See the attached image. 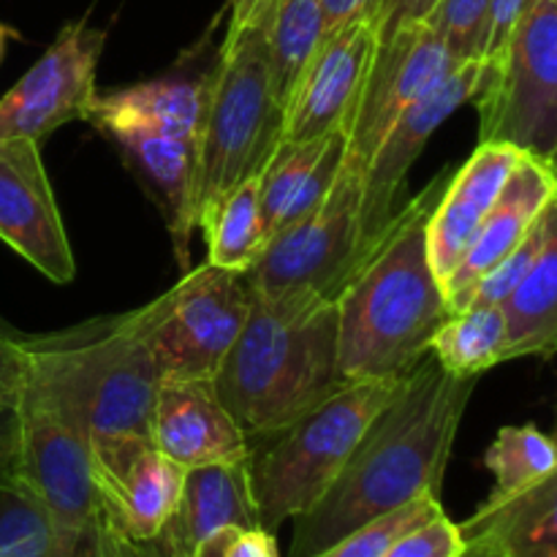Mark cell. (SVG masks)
Instances as JSON below:
<instances>
[{
  "label": "cell",
  "instance_id": "cell-12",
  "mask_svg": "<svg viewBox=\"0 0 557 557\" xmlns=\"http://www.w3.org/2000/svg\"><path fill=\"white\" fill-rule=\"evenodd\" d=\"M457 65L460 63L444 38L424 20L379 38L362 96L348 123V150L343 166L362 174L389 125Z\"/></svg>",
  "mask_w": 557,
  "mask_h": 557
},
{
  "label": "cell",
  "instance_id": "cell-42",
  "mask_svg": "<svg viewBox=\"0 0 557 557\" xmlns=\"http://www.w3.org/2000/svg\"><path fill=\"white\" fill-rule=\"evenodd\" d=\"M96 542H98V553H101V557H125L123 547H120V542H117V533H114L112 528L103 525L101 517H98Z\"/></svg>",
  "mask_w": 557,
  "mask_h": 557
},
{
  "label": "cell",
  "instance_id": "cell-20",
  "mask_svg": "<svg viewBox=\"0 0 557 557\" xmlns=\"http://www.w3.org/2000/svg\"><path fill=\"white\" fill-rule=\"evenodd\" d=\"M525 152L500 141H479L460 169H455L444 194L435 201L428 221V259L441 286L449 272L460 264L462 253L476 237L490 207L504 190Z\"/></svg>",
  "mask_w": 557,
  "mask_h": 557
},
{
  "label": "cell",
  "instance_id": "cell-5",
  "mask_svg": "<svg viewBox=\"0 0 557 557\" xmlns=\"http://www.w3.org/2000/svg\"><path fill=\"white\" fill-rule=\"evenodd\" d=\"M397 381H348L288 428L250 441L248 476L259 525L275 533L326 493L375 413L397 395Z\"/></svg>",
  "mask_w": 557,
  "mask_h": 557
},
{
  "label": "cell",
  "instance_id": "cell-37",
  "mask_svg": "<svg viewBox=\"0 0 557 557\" xmlns=\"http://www.w3.org/2000/svg\"><path fill=\"white\" fill-rule=\"evenodd\" d=\"M435 3L438 0H375L368 20L379 30V38H386L389 33L400 30V27L411 25V22L424 20Z\"/></svg>",
  "mask_w": 557,
  "mask_h": 557
},
{
  "label": "cell",
  "instance_id": "cell-3",
  "mask_svg": "<svg viewBox=\"0 0 557 557\" xmlns=\"http://www.w3.org/2000/svg\"><path fill=\"white\" fill-rule=\"evenodd\" d=\"M335 299L313 294L250 302L215 389L250 441L267 438L343 389Z\"/></svg>",
  "mask_w": 557,
  "mask_h": 557
},
{
  "label": "cell",
  "instance_id": "cell-27",
  "mask_svg": "<svg viewBox=\"0 0 557 557\" xmlns=\"http://www.w3.org/2000/svg\"><path fill=\"white\" fill-rule=\"evenodd\" d=\"M253 25L264 30L272 82L286 109L294 85L324 38L321 0H267L264 11Z\"/></svg>",
  "mask_w": 557,
  "mask_h": 557
},
{
  "label": "cell",
  "instance_id": "cell-26",
  "mask_svg": "<svg viewBox=\"0 0 557 557\" xmlns=\"http://www.w3.org/2000/svg\"><path fill=\"white\" fill-rule=\"evenodd\" d=\"M207 239V264L245 275L267 245L259 205V177H250L207 207L199 226Z\"/></svg>",
  "mask_w": 557,
  "mask_h": 557
},
{
  "label": "cell",
  "instance_id": "cell-47",
  "mask_svg": "<svg viewBox=\"0 0 557 557\" xmlns=\"http://www.w3.org/2000/svg\"><path fill=\"white\" fill-rule=\"evenodd\" d=\"M96 557H101V553H98V542H96Z\"/></svg>",
  "mask_w": 557,
  "mask_h": 557
},
{
  "label": "cell",
  "instance_id": "cell-21",
  "mask_svg": "<svg viewBox=\"0 0 557 557\" xmlns=\"http://www.w3.org/2000/svg\"><path fill=\"white\" fill-rule=\"evenodd\" d=\"M212 54L205 65L180 60L169 74L120 90L98 92L87 112V123L103 136L120 128H150L169 136L199 134L205 109L207 82H210Z\"/></svg>",
  "mask_w": 557,
  "mask_h": 557
},
{
  "label": "cell",
  "instance_id": "cell-6",
  "mask_svg": "<svg viewBox=\"0 0 557 557\" xmlns=\"http://www.w3.org/2000/svg\"><path fill=\"white\" fill-rule=\"evenodd\" d=\"M283 103L259 25L226 30L207 82L199 134V218L250 177L281 145ZM196 218V226H199Z\"/></svg>",
  "mask_w": 557,
  "mask_h": 557
},
{
  "label": "cell",
  "instance_id": "cell-36",
  "mask_svg": "<svg viewBox=\"0 0 557 557\" xmlns=\"http://www.w3.org/2000/svg\"><path fill=\"white\" fill-rule=\"evenodd\" d=\"M25 337L0 335V400H16L30 379V351Z\"/></svg>",
  "mask_w": 557,
  "mask_h": 557
},
{
  "label": "cell",
  "instance_id": "cell-46",
  "mask_svg": "<svg viewBox=\"0 0 557 557\" xmlns=\"http://www.w3.org/2000/svg\"><path fill=\"white\" fill-rule=\"evenodd\" d=\"M0 335H3V337H25L20 330H16L14 324H9V321H5L3 315H0Z\"/></svg>",
  "mask_w": 557,
  "mask_h": 557
},
{
  "label": "cell",
  "instance_id": "cell-30",
  "mask_svg": "<svg viewBox=\"0 0 557 557\" xmlns=\"http://www.w3.org/2000/svg\"><path fill=\"white\" fill-rule=\"evenodd\" d=\"M484 466L495 476L493 493L533 487L557 473L555 441L533 424L500 428L490 449L484 451Z\"/></svg>",
  "mask_w": 557,
  "mask_h": 557
},
{
  "label": "cell",
  "instance_id": "cell-25",
  "mask_svg": "<svg viewBox=\"0 0 557 557\" xmlns=\"http://www.w3.org/2000/svg\"><path fill=\"white\" fill-rule=\"evenodd\" d=\"M506 324V362L553 359L557 348V234L544 243L528 275L500 299Z\"/></svg>",
  "mask_w": 557,
  "mask_h": 557
},
{
  "label": "cell",
  "instance_id": "cell-44",
  "mask_svg": "<svg viewBox=\"0 0 557 557\" xmlns=\"http://www.w3.org/2000/svg\"><path fill=\"white\" fill-rule=\"evenodd\" d=\"M460 557H500L493 544L482 542V539H466V549Z\"/></svg>",
  "mask_w": 557,
  "mask_h": 557
},
{
  "label": "cell",
  "instance_id": "cell-24",
  "mask_svg": "<svg viewBox=\"0 0 557 557\" xmlns=\"http://www.w3.org/2000/svg\"><path fill=\"white\" fill-rule=\"evenodd\" d=\"M460 531L500 557H557V473L517 493H490Z\"/></svg>",
  "mask_w": 557,
  "mask_h": 557
},
{
  "label": "cell",
  "instance_id": "cell-40",
  "mask_svg": "<svg viewBox=\"0 0 557 557\" xmlns=\"http://www.w3.org/2000/svg\"><path fill=\"white\" fill-rule=\"evenodd\" d=\"M375 0H321L324 11V36H332L335 30L346 27L348 22L359 16H370Z\"/></svg>",
  "mask_w": 557,
  "mask_h": 557
},
{
  "label": "cell",
  "instance_id": "cell-22",
  "mask_svg": "<svg viewBox=\"0 0 557 557\" xmlns=\"http://www.w3.org/2000/svg\"><path fill=\"white\" fill-rule=\"evenodd\" d=\"M221 528H261L248 460L188 468L177 506L156 542L166 557H190L201 539Z\"/></svg>",
  "mask_w": 557,
  "mask_h": 557
},
{
  "label": "cell",
  "instance_id": "cell-4",
  "mask_svg": "<svg viewBox=\"0 0 557 557\" xmlns=\"http://www.w3.org/2000/svg\"><path fill=\"white\" fill-rule=\"evenodd\" d=\"M25 346L30 351L27 386L47 397L87 441L150 435L161 375L134 310L27 337Z\"/></svg>",
  "mask_w": 557,
  "mask_h": 557
},
{
  "label": "cell",
  "instance_id": "cell-9",
  "mask_svg": "<svg viewBox=\"0 0 557 557\" xmlns=\"http://www.w3.org/2000/svg\"><path fill=\"white\" fill-rule=\"evenodd\" d=\"M359 201L362 174L343 166L335 188L315 210L267 239L256 264L243 275L250 297L313 294L335 299L348 272L364 256Z\"/></svg>",
  "mask_w": 557,
  "mask_h": 557
},
{
  "label": "cell",
  "instance_id": "cell-17",
  "mask_svg": "<svg viewBox=\"0 0 557 557\" xmlns=\"http://www.w3.org/2000/svg\"><path fill=\"white\" fill-rule=\"evenodd\" d=\"M150 438L183 471L248 460L245 430L226 408L215 381H161L152 403Z\"/></svg>",
  "mask_w": 557,
  "mask_h": 557
},
{
  "label": "cell",
  "instance_id": "cell-16",
  "mask_svg": "<svg viewBox=\"0 0 557 557\" xmlns=\"http://www.w3.org/2000/svg\"><path fill=\"white\" fill-rule=\"evenodd\" d=\"M375 49L379 30L368 16L321 38L283 109L281 145L310 141L335 128L348 131Z\"/></svg>",
  "mask_w": 557,
  "mask_h": 557
},
{
  "label": "cell",
  "instance_id": "cell-34",
  "mask_svg": "<svg viewBox=\"0 0 557 557\" xmlns=\"http://www.w3.org/2000/svg\"><path fill=\"white\" fill-rule=\"evenodd\" d=\"M466 549V536L460 525L449 520L446 511L433 520L403 533L381 557H460Z\"/></svg>",
  "mask_w": 557,
  "mask_h": 557
},
{
  "label": "cell",
  "instance_id": "cell-7",
  "mask_svg": "<svg viewBox=\"0 0 557 557\" xmlns=\"http://www.w3.org/2000/svg\"><path fill=\"white\" fill-rule=\"evenodd\" d=\"M479 141H500L555 163L557 152V0H531L504 47L484 60L471 98Z\"/></svg>",
  "mask_w": 557,
  "mask_h": 557
},
{
  "label": "cell",
  "instance_id": "cell-32",
  "mask_svg": "<svg viewBox=\"0 0 557 557\" xmlns=\"http://www.w3.org/2000/svg\"><path fill=\"white\" fill-rule=\"evenodd\" d=\"M553 234H557V199L553 205L544 207L542 215L536 218V223L531 226V232L482 277V281L473 286L468 305H500V299L528 275V270L533 267V261L542 253L544 243H547ZM466 305V308H468Z\"/></svg>",
  "mask_w": 557,
  "mask_h": 557
},
{
  "label": "cell",
  "instance_id": "cell-31",
  "mask_svg": "<svg viewBox=\"0 0 557 557\" xmlns=\"http://www.w3.org/2000/svg\"><path fill=\"white\" fill-rule=\"evenodd\" d=\"M441 511H444V506H441L438 495H419V498L408 500V504L354 528L351 533L337 539L332 547H326L324 553L315 557H381L403 533L433 520Z\"/></svg>",
  "mask_w": 557,
  "mask_h": 557
},
{
  "label": "cell",
  "instance_id": "cell-18",
  "mask_svg": "<svg viewBox=\"0 0 557 557\" xmlns=\"http://www.w3.org/2000/svg\"><path fill=\"white\" fill-rule=\"evenodd\" d=\"M555 199V163L544 161V158L522 156V161L509 174L495 205L490 207L473 243L462 253L460 264L444 281V297L449 310L466 308L473 286L531 232L544 207L553 205Z\"/></svg>",
  "mask_w": 557,
  "mask_h": 557
},
{
  "label": "cell",
  "instance_id": "cell-45",
  "mask_svg": "<svg viewBox=\"0 0 557 557\" xmlns=\"http://www.w3.org/2000/svg\"><path fill=\"white\" fill-rule=\"evenodd\" d=\"M16 33L11 30L9 25H3V22H0V60H3V54H5V44H9V38H14Z\"/></svg>",
  "mask_w": 557,
  "mask_h": 557
},
{
  "label": "cell",
  "instance_id": "cell-13",
  "mask_svg": "<svg viewBox=\"0 0 557 557\" xmlns=\"http://www.w3.org/2000/svg\"><path fill=\"white\" fill-rule=\"evenodd\" d=\"M90 466L103 525L131 542L156 539L180 500L183 468L150 435L92 438Z\"/></svg>",
  "mask_w": 557,
  "mask_h": 557
},
{
  "label": "cell",
  "instance_id": "cell-19",
  "mask_svg": "<svg viewBox=\"0 0 557 557\" xmlns=\"http://www.w3.org/2000/svg\"><path fill=\"white\" fill-rule=\"evenodd\" d=\"M131 172L141 180L161 210L180 270L190 264V239L199 218V147L194 136H169L150 128H120L107 134Z\"/></svg>",
  "mask_w": 557,
  "mask_h": 557
},
{
  "label": "cell",
  "instance_id": "cell-43",
  "mask_svg": "<svg viewBox=\"0 0 557 557\" xmlns=\"http://www.w3.org/2000/svg\"><path fill=\"white\" fill-rule=\"evenodd\" d=\"M117 542L120 547H123L125 557H166L163 555V549L158 547L156 539H150V542H131V539L120 536L117 533Z\"/></svg>",
  "mask_w": 557,
  "mask_h": 557
},
{
  "label": "cell",
  "instance_id": "cell-39",
  "mask_svg": "<svg viewBox=\"0 0 557 557\" xmlns=\"http://www.w3.org/2000/svg\"><path fill=\"white\" fill-rule=\"evenodd\" d=\"M531 0H493V9H490V33H487V47H484V58H493L500 47H504L506 36L511 33V27L517 25V20L522 16V11L528 9Z\"/></svg>",
  "mask_w": 557,
  "mask_h": 557
},
{
  "label": "cell",
  "instance_id": "cell-8",
  "mask_svg": "<svg viewBox=\"0 0 557 557\" xmlns=\"http://www.w3.org/2000/svg\"><path fill=\"white\" fill-rule=\"evenodd\" d=\"M243 275L201 264L152 302L134 310L161 381H215L250 313Z\"/></svg>",
  "mask_w": 557,
  "mask_h": 557
},
{
  "label": "cell",
  "instance_id": "cell-14",
  "mask_svg": "<svg viewBox=\"0 0 557 557\" xmlns=\"http://www.w3.org/2000/svg\"><path fill=\"white\" fill-rule=\"evenodd\" d=\"M484 60H468L460 63L449 76L438 82L430 92L411 103L389 131L381 145L375 147L373 158L362 172V201H359V218H362V245L368 253L370 245L379 239L386 223L400 210V190L406 185L408 172L422 156L435 131L476 96L482 85Z\"/></svg>",
  "mask_w": 557,
  "mask_h": 557
},
{
  "label": "cell",
  "instance_id": "cell-23",
  "mask_svg": "<svg viewBox=\"0 0 557 557\" xmlns=\"http://www.w3.org/2000/svg\"><path fill=\"white\" fill-rule=\"evenodd\" d=\"M348 150V131L335 128L297 145H277L259 174V205L267 237L299 221L335 188Z\"/></svg>",
  "mask_w": 557,
  "mask_h": 557
},
{
  "label": "cell",
  "instance_id": "cell-2",
  "mask_svg": "<svg viewBox=\"0 0 557 557\" xmlns=\"http://www.w3.org/2000/svg\"><path fill=\"white\" fill-rule=\"evenodd\" d=\"M455 169L395 212L335 294L337 362L346 381L406 379L451 313L428 259V221Z\"/></svg>",
  "mask_w": 557,
  "mask_h": 557
},
{
  "label": "cell",
  "instance_id": "cell-35",
  "mask_svg": "<svg viewBox=\"0 0 557 557\" xmlns=\"http://www.w3.org/2000/svg\"><path fill=\"white\" fill-rule=\"evenodd\" d=\"M190 557H281L277 539L264 528H221L196 544Z\"/></svg>",
  "mask_w": 557,
  "mask_h": 557
},
{
  "label": "cell",
  "instance_id": "cell-29",
  "mask_svg": "<svg viewBox=\"0 0 557 557\" xmlns=\"http://www.w3.org/2000/svg\"><path fill=\"white\" fill-rule=\"evenodd\" d=\"M435 362L455 375H482L506 362V324L498 305L451 310L430 341Z\"/></svg>",
  "mask_w": 557,
  "mask_h": 557
},
{
  "label": "cell",
  "instance_id": "cell-38",
  "mask_svg": "<svg viewBox=\"0 0 557 557\" xmlns=\"http://www.w3.org/2000/svg\"><path fill=\"white\" fill-rule=\"evenodd\" d=\"M16 400H0V484L16 482V457H20V403Z\"/></svg>",
  "mask_w": 557,
  "mask_h": 557
},
{
  "label": "cell",
  "instance_id": "cell-41",
  "mask_svg": "<svg viewBox=\"0 0 557 557\" xmlns=\"http://www.w3.org/2000/svg\"><path fill=\"white\" fill-rule=\"evenodd\" d=\"M228 3V30L253 25L264 11L267 0H226Z\"/></svg>",
  "mask_w": 557,
  "mask_h": 557
},
{
  "label": "cell",
  "instance_id": "cell-1",
  "mask_svg": "<svg viewBox=\"0 0 557 557\" xmlns=\"http://www.w3.org/2000/svg\"><path fill=\"white\" fill-rule=\"evenodd\" d=\"M476 381L446 373L428 354L375 413L326 493L294 520L288 557H315L354 528L419 495H441Z\"/></svg>",
  "mask_w": 557,
  "mask_h": 557
},
{
  "label": "cell",
  "instance_id": "cell-10",
  "mask_svg": "<svg viewBox=\"0 0 557 557\" xmlns=\"http://www.w3.org/2000/svg\"><path fill=\"white\" fill-rule=\"evenodd\" d=\"M16 482L47 509L63 531L96 536L98 495L92 484L90 441L33 386L20 395Z\"/></svg>",
  "mask_w": 557,
  "mask_h": 557
},
{
  "label": "cell",
  "instance_id": "cell-28",
  "mask_svg": "<svg viewBox=\"0 0 557 557\" xmlns=\"http://www.w3.org/2000/svg\"><path fill=\"white\" fill-rule=\"evenodd\" d=\"M0 557H96V536L63 531L20 482L0 484Z\"/></svg>",
  "mask_w": 557,
  "mask_h": 557
},
{
  "label": "cell",
  "instance_id": "cell-33",
  "mask_svg": "<svg viewBox=\"0 0 557 557\" xmlns=\"http://www.w3.org/2000/svg\"><path fill=\"white\" fill-rule=\"evenodd\" d=\"M493 0H438L424 22L444 38L457 63L482 60Z\"/></svg>",
  "mask_w": 557,
  "mask_h": 557
},
{
  "label": "cell",
  "instance_id": "cell-11",
  "mask_svg": "<svg viewBox=\"0 0 557 557\" xmlns=\"http://www.w3.org/2000/svg\"><path fill=\"white\" fill-rule=\"evenodd\" d=\"M107 30L69 22L27 74L0 98V139L41 141L74 120H87L98 96L96 71Z\"/></svg>",
  "mask_w": 557,
  "mask_h": 557
},
{
  "label": "cell",
  "instance_id": "cell-15",
  "mask_svg": "<svg viewBox=\"0 0 557 557\" xmlns=\"http://www.w3.org/2000/svg\"><path fill=\"white\" fill-rule=\"evenodd\" d=\"M38 145L0 139V239L47 281L71 283L74 250Z\"/></svg>",
  "mask_w": 557,
  "mask_h": 557
}]
</instances>
